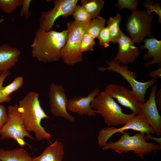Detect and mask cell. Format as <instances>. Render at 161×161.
Returning a JSON list of instances; mask_svg holds the SVG:
<instances>
[{"label": "cell", "mask_w": 161, "mask_h": 161, "mask_svg": "<svg viewBox=\"0 0 161 161\" xmlns=\"http://www.w3.org/2000/svg\"><path fill=\"white\" fill-rule=\"evenodd\" d=\"M150 77L154 80L160 78L161 77V67L150 72L149 74Z\"/></svg>", "instance_id": "obj_33"}, {"label": "cell", "mask_w": 161, "mask_h": 161, "mask_svg": "<svg viewBox=\"0 0 161 161\" xmlns=\"http://www.w3.org/2000/svg\"><path fill=\"white\" fill-rule=\"evenodd\" d=\"M122 19V16L117 13L114 17H109L106 21L110 36L111 41L113 44L117 43L122 32L120 27Z\"/></svg>", "instance_id": "obj_20"}, {"label": "cell", "mask_w": 161, "mask_h": 161, "mask_svg": "<svg viewBox=\"0 0 161 161\" xmlns=\"http://www.w3.org/2000/svg\"><path fill=\"white\" fill-rule=\"evenodd\" d=\"M143 41L144 44L140 46V49H146L148 52L143 54V58L145 60L153 58L150 62H147L144 64L146 67L155 64H161V40H158L154 37L145 38Z\"/></svg>", "instance_id": "obj_17"}, {"label": "cell", "mask_w": 161, "mask_h": 161, "mask_svg": "<svg viewBox=\"0 0 161 161\" xmlns=\"http://www.w3.org/2000/svg\"><path fill=\"white\" fill-rule=\"evenodd\" d=\"M7 109L4 105L0 103V132L7 122Z\"/></svg>", "instance_id": "obj_30"}, {"label": "cell", "mask_w": 161, "mask_h": 161, "mask_svg": "<svg viewBox=\"0 0 161 161\" xmlns=\"http://www.w3.org/2000/svg\"><path fill=\"white\" fill-rule=\"evenodd\" d=\"M143 6L145 10L148 13L155 12L159 16L158 21L161 23V7L160 4L158 2L150 0H145L143 3Z\"/></svg>", "instance_id": "obj_27"}, {"label": "cell", "mask_w": 161, "mask_h": 161, "mask_svg": "<svg viewBox=\"0 0 161 161\" xmlns=\"http://www.w3.org/2000/svg\"><path fill=\"white\" fill-rule=\"evenodd\" d=\"M139 2L140 1L138 0H118L115 6L120 11L123 9H128L133 12L137 10V7Z\"/></svg>", "instance_id": "obj_28"}, {"label": "cell", "mask_w": 161, "mask_h": 161, "mask_svg": "<svg viewBox=\"0 0 161 161\" xmlns=\"http://www.w3.org/2000/svg\"><path fill=\"white\" fill-rule=\"evenodd\" d=\"M156 104L159 110L161 111V87L156 92L155 95Z\"/></svg>", "instance_id": "obj_34"}, {"label": "cell", "mask_w": 161, "mask_h": 161, "mask_svg": "<svg viewBox=\"0 0 161 161\" xmlns=\"http://www.w3.org/2000/svg\"><path fill=\"white\" fill-rule=\"evenodd\" d=\"M96 44L95 39L89 34L85 32L83 35L79 47L80 52H83L88 51H94V46Z\"/></svg>", "instance_id": "obj_25"}, {"label": "cell", "mask_w": 161, "mask_h": 161, "mask_svg": "<svg viewBox=\"0 0 161 161\" xmlns=\"http://www.w3.org/2000/svg\"><path fill=\"white\" fill-rule=\"evenodd\" d=\"M121 134L119 140L106 143L102 147L103 149L105 151L112 149L119 154L132 151L137 157L143 159L144 155L161 149V145L159 144L147 142L144 138V133L140 132L130 136L127 132L124 131Z\"/></svg>", "instance_id": "obj_3"}, {"label": "cell", "mask_w": 161, "mask_h": 161, "mask_svg": "<svg viewBox=\"0 0 161 161\" xmlns=\"http://www.w3.org/2000/svg\"><path fill=\"white\" fill-rule=\"evenodd\" d=\"M153 16L145 10L132 12L127 19L126 30L134 43H140L146 37H154L151 31Z\"/></svg>", "instance_id": "obj_8"}, {"label": "cell", "mask_w": 161, "mask_h": 161, "mask_svg": "<svg viewBox=\"0 0 161 161\" xmlns=\"http://www.w3.org/2000/svg\"><path fill=\"white\" fill-rule=\"evenodd\" d=\"M97 38L98 44L105 48L109 47L110 44L111 38L109 29L107 27H104L99 33Z\"/></svg>", "instance_id": "obj_29"}, {"label": "cell", "mask_w": 161, "mask_h": 161, "mask_svg": "<svg viewBox=\"0 0 161 161\" xmlns=\"http://www.w3.org/2000/svg\"><path fill=\"white\" fill-rule=\"evenodd\" d=\"M64 145L57 139L46 148L39 156L31 158V161H62Z\"/></svg>", "instance_id": "obj_18"}, {"label": "cell", "mask_w": 161, "mask_h": 161, "mask_svg": "<svg viewBox=\"0 0 161 161\" xmlns=\"http://www.w3.org/2000/svg\"><path fill=\"white\" fill-rule=\"evenodd\" d=\"M90 22L82 23L72 21L67 23V39L61 52V58L66 65L73 66L83 61V54L80 52L79 47L82 38Z\"/></svg>", "instance_id": "obj_5"}, {"label": "cell", "mask_w": 161, "mask_h": 161, "mask_svg": "<svg viewBox=\"0 0 161 161\" xmlns=\"http://www.w3.org/2000/svg\"><path fill=\"white\" fill-rule=\"evenodd\" d=\"M31 157L22 147L11 150L0 148V161H31Z\"/></svg>", "instance_id": "obj_19"}, {"label": "cell", "mask_w": 161, "mask_h": 161, "mask_svg": "<svg viewBox=\"0 0 161 161\" xmlns=\"http://www.w3.org/2000/svg\"><path fill=\"white\" fill-rule=\"evenodd\" d=\"M39 96L35 91L29 92L19 101L18 110L28 132L33 131L38 140H49L52 135L46 131L41 123L42 119L49 118V116L41 107Z\"/></svg>", "instance_id": "obj_2"}, {"label": "cell", "mask_w": 161, "mask_h": 161, "mask_svg": "<svg viewBox=\"0 0 161 161\" xmlns=\"http://www.w3.org/2000/svg\"><path fill=\"white\" fill-rule=\"evenodd\" d=\"M107 67H99L98 70L100 72L110 71L115 72L121 75L129 83L131 90L137 96L140 103L145 102V95L148 89L156 83V80L151 78L144 82L136 80V74L129 70V66L120 64L114 59L106 61Z\"/></svg>", "instance_id": "obj_7"}, {"label": "cell", "mask_w": 161, "mask_h": 161, "mask_svg": "<svg viewBox=\"0 0 161 161\" xmlns=\"http://www.w3.org/2000/svg\"><path fill=\"white\" fill-rule=\"evenodd\" d=\"M117 43L118 49L114 59L124 65L133 63L139 56V48L135 46L132 40L123 32Z\"/></svg>", "instance_id": "obj_15"}, {"label": "cell", "mask_w": 161, "mask_h": 161, "mask_svg": "<svg viewBox=\"0 0 161 161\" xmlns=\"http://www.w3.org/2000/svg\"><path fill=\"white\" fill-rule=\"evenodd\" d=\"M129 129L145 134H154L151 127L144 117L140 114L135 115L122 127H107L101 129L99 132L98 137L99 145L103 147L113 134L118 132L122 134L125 130Z\"/></svg>", "instance_id": "obj_9"}, {"label": "cell", "mask_w": 161, "mask_h": 161, "mask_svg": "<svg viewBox=\"0 0 161 161\" xmlns=\"http://www.w3.org/2000/svg\"><path fill=\"white\" fill-rule=\"evenodd\" d=\"M72 15L74 19V21L77 22L87 23L92 19L86 10L80 5H77Z\"/></svg>", "instance_id": "obj_24"}, {"label": "cell", "mask_w": 161, "mask_h": 161, "mask_svg": "<svg viewBox=\"0 0 161 161\" xmlns=\"http://www.w3.org/2000/svg\"><path fill=\"white\" fill-rule=\"evenodd\" d=\"M21 53L19 49L7 44L0 46V75L15 65Z\"/></svg>", "instance_id": "obj_16"}, {"label": "cell", "mask_w": 161, "mask_h": 161, "mask_svg": "<svg viewBox=\"0 0 161 161\" xmlns=\"http://www.w3.org/2000/svg\"><path fill=\"white\" fill-rule=\"evenodd\" d=\"M157 87L156 83L152 85L148 99L146 102L140 103V114L144 117L151 127L154 134L159 137L161 135V116L155 101Z\"/></svg>", "instance_id": "obj_13"}, {"label": "cell", "mask_w": 161, "mask_h": 161, "mask_svg": "<svg viewBox=\"0 0 161 161\" xmlns=\"http://www.w3.org/2000/svg\"><path fill=\"white\" fill-rule=\"evenodd\" d=\"M23 77L19 76L16 78L10 84L2 87L1 94L5 102H8L11 100V97L9 95L19 89L23 85Z\"/></svg>", "instance_id": "obj_22"}, {"label": "cell", "mask_w": 161, "mask_h": 161, "mask_svg": "<svg viewBox=\"0 0 161 161\" xmlns=\"http://www.w3.org/2000/svg\"><path fill=\"white\" fill-rule=\"evenodd\" d=\"M91 108L96 110L103 118L108 127L124 125L135 115L134 114H126L122 108L112 98L104 91L100 92L91 103Z\"/></svg>", "instance_id": "obj_4"}, {"label": "cell", "mask_w": 161, "mask_h": 161, "mask_svg": "<svg viewBox=\"0 0 161 161\" xmlns=\"http://www.w3.org/2000/svg\"><path fill=\"white\" fill-rule=\"evenodd\" d=\"M78 1V0H54L53 9L42 13L39 20V28L46 32L52 30L55 21L58 17L65 18L72 15Z\"/></svg>", "instance_id": "obj_10"}, {"label": "cell", "mask_w": 161, "mask_h": 161, "mask_svg": "<svg viewBox=\"0 0 161 161\" xmlns=\"http://www.w3.org/2000/svg\"><path fill=\"white\" fill-rule=\"evenodd\" d=\"M144 137L146 141L149 140H154L158 143L159 145H161V137L159 138L154 137L151 136L150 134L149 133L145 134Z\"/></svg>", "instance_id": "obj_35"}, {"label": "cell", "mask_w": 161, "mask_h": 161, "mask_svg": "<svg viewBox=\"0 0 161 161\" xmlns=\"http://www.w3.org/2000/svg\"><path fill=\"white\" fill-rule=\"evenodd\" d=\"M100 92L99 89L96 88L87 96H76L70 99L67 105V110L80 115H84L89 117L95 115L96 110L91 108V103Z\"/></svg>", "instance_id": "obj_14"}, {"label": "cell", "mask_w": 161, "mask_h": 161, "mask_svg": "<svg viewBox=\"0 0 161 161\" xmlns=\"http://www.w3.org/2000/svg\"><path fill=\"white\" fill-rule=\"evenodd\" d=\"M48 97L50 111L54 115L63 117L71 123L75 121V117L67 112L68 99L62 85L52 83L49 86Z\"/></svg>", "instance_id": "obj_11"}, {"label": "cell", "mask_w": 161, "mask_h": 161, "mask_svg": "<svg viewBox=\"0 0 161 161\" xmlns=\"http://www.w3.org/2000/svg\"><path fill=\"white\" fill-rule=\"evenodd\" d=\"M23 0H0V8L4 12L10 14L18 6L22 5Z\"/></svg>", "instance_id": "obj_26"}, {"label": "cell", "mask_w": 161, "mask_h": 161, "mask_svg": "<svg viewBox=\"0 0 161 161\" xmlns=\"http://www.w3.org/2000/svg\"><path fill=\"white\" fill-rule=\"evenodd\" d=\"M67 35L66 30L60 32L53 30L46 32L38 28L30 45L32 57L44 63L58 61L61 58V51L66 42Z\"/></svg>", "instance_id": "obj_1"}, {"label": "cell", "mask_w": 161, "mask_h": 161, "mask_svg": "<svg viewBox=\"0 0 161 161\" xmlns=\"http://www.w3.org/2000/svg\"><path fill=\"white\" fill-rule=\"evenodd\" d=\"M80 2L92 19L99 16L105 4L102 0H82Z\"/></svg>", "instance_id": "obj_21"}, {"label": "cell", "mask_w": 161, "mask_h": 161, "mask_svg": "<svg viewBox=\"0 0 161 161\" xmlns=\"http://www.w3.org/2000/svg\"><path fill=\"white\" fill-rule=\"evenodd\" d=\"M10 74V72L9 71H7L0 75V103L5 102L1 97V89L2 87L3 86V84L4 80L7 77L9 76Z\"/></svg>", "instance_id": "obj_32"}, {"label": "cell", "mask_w": 161, "mask_h": 161, "mask_svg": "<svg viewBox=\"0 0 161 161\" xmlns=\"http://www.w3.org/2000/svg\"><path fill=\"white\" fill-rule=\"evenodd\" d=\"M18 108L17 104L8 106L7 120L0 132V138L1 140L13 139L22 147L27 144L24 140V137L33 140L34 138L26 129Z\"/></svg>", "instance_id": "obj_6"}, {"label": "cell", "mask_w": 161, "mask_h": 161, "mask_svg": "<svg viewBox=\"0 0 161 161\" xmlns=\"http://www.w3.org/2000/svg\"><path fill=\"white\" fill-rule=\"evenodd\" d=\"M106 20L99 16L92 19L88 25L86 32L95 39L104 27Z\"/></svg>", "instance_id": "obj_23"}, {"label": "cell", "mask_w": 161, "mask_h": 161, "mask_svg": "<svg viewBox=\"0 0 161 161\" xmlns=\"http://www.w3.org/2000/svg\"><path fill=\"white\" fill-rule=\"evenodd\" d=\"M31 0H23V2L22 5V7L19 13V15L21 16L24 15L26 19H29L31 14L29 10V8L31 2Z\"/></svg>", "instance_id": "obj_31"}, {"label": "cell", "mask_w": 161, "mask_h": 161, "mask_svg": "<svg viewBox=\"0 0 161 161\" xmlns=\"http://www.w3.org/2000/svg\"><path fill=\"white\" fill-rule=\"evenodd\" d=\"M104 92L122 106L129 108L135 115L140 114V103L132 90L117 84L110 83L106 86Z\"/></svg>", "instance_id": "obj_12"}]
</instances>
